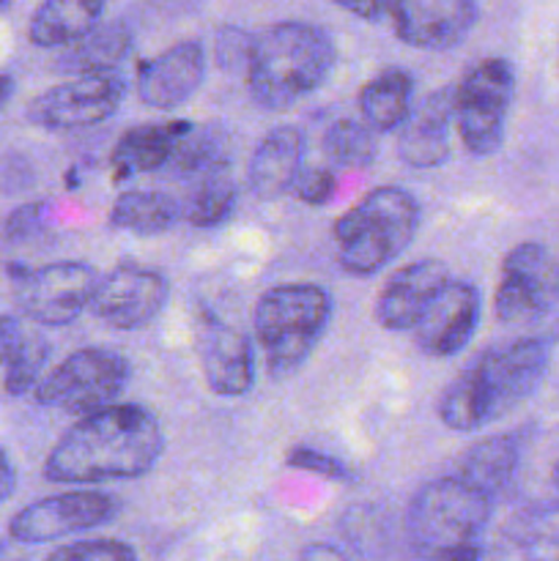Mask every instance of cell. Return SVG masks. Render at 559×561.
I'll use <instances>...</instances> for the list:
<instances>
[{
    "instance_id": "34",
    "label": "cell",
    "mask_w": 559,
    "mask_h": 561,
    "mask_svg": "<svg viewBox=\"0 0 559 561\" xmlns=\"http://www.w3.org/2000/svg\"><path fill=\"white\" fill-rule=\"evenodd\" d=\"M288 466H294V469H305L310 471V474L329 477V480H351V471L343 460L332 458V455H323L310 447H296L294 453L288 455Z\"/></svg>"
},
{
    "instance_id": "12",
    "label": "cell",
    "mask_w": 559,
    "mask_h": 561,
    "mask_svg": "<svg viewBox=\"0 0 559 561\" xmlns=\"http://www.w3.org/2000/svg\"><path fill=\"white\" fill-rule=\"evenodd\" d=\"M559 277V261L537 241L507 252L493 310L502 323H543Z\"/></svg>"
},
{
    "instance_id": "9",
    "label": "cell",
    "mask_w": 559,
    "mask_h": 561,
    "mask_svg": "<svg viewBox=\"0 0 559 561\" xmlns=\"http://www.w3.org/2000/svg\"><path fill=\"white\" fill-rule=\"evenodd\" d=\"M96 268L82 261H60L42 268H11V294L27 321L38 327H66L91 310Z\"/></svg>"
},
{
    "instance_id": "35",
    "label": "cell",
    "mask_w": 559,
    "mask_h": 561,
    "mask_svg": "<svg viewBox=\"0 0 559 561\" xmlns=\"http://www.w3.org/2000/svg\"><path fill=\"white\" fill-rule=\"evenodd\" d=\"M44 203H27V206L16 208L9 219H5V236L9 239H27L36 233L44 225Z\"/></svg>"
},
{
    "instance_id": "33",
    "label": "cell",
    "mask_w": 559,
    "mask_h": 561,
    "mask_svg": "<svg viewBox=\"0 0 559 561\" xmlns=\"http://www.w3.org/2000/svg\"><path fill=\"white\" fill-rule=\"evenodd\" d=\"M338 190V179L329 168H301L294 192L307 206H327Z\"/></svg>"
},
{
    "instance_id": "41",
    "label": "cell",
    "mask_w": 559,
    "mask_h": 561,
    "mask_svg": "<svg viewBox=\"0 0 559 561\" xmlns=\"http://www.w3.org/2000/svg\"><path fill=\"white\" fill-rule=\"evenodd\" d=\"M11 91H14V80H11L9 75H0V107H3V104L9 102Z\"/></svg>"
},
{
    "instance_id": "10",
    "label": "cell",
    "mask_w": 559,
    "mask_h": 561,
    "mask_svg": "<svg viewBox=\"0 0 559 561\" xmlns=\"http://www.w3.org/2000/svg\"><path fill=\"white\" fill-rule=\"evenodd\" d=\"M126 93V82L118 71L82 75L38 93L27 104V121L49 131H71L96 126L115 115Z\"/></svg>"
},
{
    "instance_id": "7",
    "label": "cell",
    "mask_w": 559,
    "mask_h": 561,
    "mask_svg": "<svg viewBox=\"0 0 559 561\" xmlns=\"http://www.w3.org/2000/svg\"><path fill=\"white\" fill-rule=\"evenodd\" d=\"M129 383V362L113 348H80L66 356L33 389V400L47 409L88 416L115 405Z\"/></svg>"
},
{
    "instance_id": "14",
    "label": "cell",
    "mask_w": 559,
    "mask_h": 561,
    "mask_svg": "<svg viewBox=\"0 0 559 561\" xmlns=\"http://www.w3.org/2000/svg\"><path fill=\"white\" fill-rule=\"evenodd\" d=\"M195 351L206 387L219 398H244L255 387V351L250 337L217 316L203 312Z\"/></svg>"
},
{
    "instance_id": "32",
    "label": "cell",
    "mask_w": 559,
    "mask_h": 561,
    "mask_svg": "<svg viewBox=\"0 0 559 561\" xmlns=\"http://www.w3.org/2000/svg\"><path fill=\"white\" fill-rule=\"evenodd\" d=\"M44 561H137V553L118 540H85L58 548Z\"/></svg>"
},
{
    "instance_id": "38",
    "label": "cell",
    "mask_w": 559,
    "mask_h": 561,
    "mask_svg": "<svg viewBox=\"0 0 559 561\" xmlns=\"http://www.w3.org/2000/svg\"><path fill=\"white\" fill-rule=\"evenodd\" d=\"M16 488V471L14 466H11L9 455L0 449V504H5L11 499V493H14Z\"/></svg>"
},
{
    "instance_id": "27",
    "label": "cell",
    "mask_w": 559,
    "mask_h": 561,
    "mask_svg": "<svg viewBox=\"0 0 559 561\" xmlns=\"http://www.w3.org/2000/svg\"><path fill=\"white\" fill-rule=\"evenodd\" d=\"M236 197H239V190H236L230 164H223V168H214L190 179L181 214L195 228H217L233 214Z\"/></svg>"
},
{
    "instance_id": "26",
    "label": "cell",
    "mask_w": 559,
    "mask_h": 561,
    "mask_svg": "<svg viewBox=\"0 0 559 561\" xmlns=\"http://www.w3.org/2000/svg\"><path fill=\"white\" fill-rule=\"evenodd\" d=\"M184 217L181 203L159 190H132L115 197L110 225L135 236H162Z\"/></svg>"
},
{
    "instance_id": "42",
    "label": "cell",
    "mask_w": 559,
    "mask_h": 561,
    "mask_svg": "<svg viewBox=\"0 0 559 561\" xmlns=\"http://www.w3.org/2000/svg\"><path fill=\"white\" fill-rule=\"evenodd\" d=\"M551 482H554V488H557V491H559V458L554 460V469H551Z\"/></svg>"
},
{
    "instance_id": "28",
    "label": "cell",
    "mask_w": 559,
    "mask_h": 561,
    "mask_svg": "<svg viewBox=\"0 0 559 561\" xmlns=\"http://www.w3.org/2000/svg\"><path fill=\"white\" fill-rule=\"evenodd\" d=\"M230 164V140L228 131L223 126L203 124L186 131L184 140L179 142L173 153V162L170 168L181 175V179H195V175L208 173L214 168H223Z\"/></svg>"
},
{
    "instance_id": "3",
    "label": "cell",
    "mask_w": 559,
    "mask_h": 561,
    "mask_svg": "<svg viewBox=\"0 0 559 561\" xmlns=\"http://www.w3.org/2000/svg\"><path fill=\"white\" fill-rule=\"evenodd\" d=\"M334 60V42L323 27L301 20L274 22L250 44L247 91L258 107L288 110L323 85Z\"/></svg>"
},
{
    "instance_id": "8",
    "label": "cell",
    "mask_w": 559,
    "mask_h": 561,
    "mask_svg": "<svg viewBox=\"0 0 559 561\" xmlns=\"http://www.w3.org/2000/svg\"><path fill=\"white\" fill-rule=\"evenodd\" d=\"M515 71L504 58L471 66L455 85V129L471 157H491L504 142Z\"/></svg>"
},
{
    "instance_id": "29",
    "label": "cell",
    "mask_w": 559,
    "mask_h": 561,
    "mask_svg": "<svg viewBox=\"0 0 559 561\" xmlns=\"http://www.w3.org/2000/svg\"><path fill=\"white\" fill-rule=\"evenodd\" d=\"M513 540L526 561H559V502L540 504L518 515Z\"/></svg>"
},
{
    "instance_id": "1",
    "label": "cell",
    "mask_w": 559,
    "mask_h": 561,
    "mask_svg": "<svg viewBox=\"0 0 559 561\" xmlns=\"http://www.w3.org/2000/svg\"><path fill=\"white\" fill-rule=\"evenodd\" d=\"M164 453V433L157 416L137 403H115L80 416L58 438L44 460V477L64 485H99L137 480Z\"/></svg>"
},
{
    "instance_id": "20",
    "label": "cell",
    "mask_w": 559,
    "mask_h": 561,
    "mask_svg": "<svg viewBox=\"0 0 559 561\" xmlns=\"http://www.w3.org/2000/svg\"><path fill=\"white\" fill-rule=\"evenodd\" d=\"M301 168H305V131L294 124L274 126L252 151L247 164V184L252 195L274 201L294 190Z\"/></svg>"
},
{
    "instance_id": "18",
    "label": "cell",
    "mask_w": 559,
    "mask_h": 561,
    "mask_svg": "<svg viewBox=\"0 0 559 561\" xmlns=\"http://www.w3.org/2000/svg\"><path fill=\"white\" fill-rule=\"evenodd\" d=\"M449 279L447 263L436 257L395 268L376 299V323L387 332H411Z\"/></svg>"
},
{
    "instance_id": "25",
    "label": "cell",
    "mask_w": 559,
    "mask_h": 561,
    "mask_svg": "<svg viewBox=\"0 0 559 561\" xmlns=\"http://www.w3.org/2000/svg\"><path fill=\"white\" fill-rule=\"evenodd\" d=\"M132 49V27L126 20L99 22L88 36L66 47L58 58V69L71 77L102 75L115 71V66L129 55Z\"/></svg>"
},
{
    "instance_id": "2",
    "label": "cell",
    "mask_w": 559,
    "mask_h": 561,
    "mask_svg": "<svg viewBox=\"0 0 559 561\" xmlns=\"http://www.w3.org/2000/svg\"><path fill=\"white\" fill-rule=\"evenodd\" d=\"M551 365L543 337H518L482 351L438 398V420L455 433H475L537 392Z\"/></svg>"
},
{
    "instance_id": "22",
    "label": "cell",
    "mask_w": 559,
    "mask_h": 561,
    "mask_svg": "<svg viewBox=\"0 0 559 561\" xmlns=\"http://www.w3.org/2000/svg\"><path fill=\"white\" fill-rule=\"evenodd\" d=\"M521 447L524 444L518 433H502V436L475 442L460 453L455 477L493 502L513 482L521 463Z\"/></svg>"
},
{
    "instance_id": "17",
    "label": "cell",
    "mask_w": 559,
    "mask_h": 561,
    "mask_svg": "<svg viewBox=\"0 0 559 561\" xmlns=\"http://www.w3.org/2000/svg\"><path fill=\"white\" fill-rule=\"evenodd\" d=\"M206 77V49L190 38L153 58L142 60L135 75V91L153 110H175L190 102Z\"/></svg>"
},
{
    "instance_id": "19",
    "label": "cell",
    "mask_w": 559,
    "mask_h": 561,
    "mask_svg": "<svg viewBox=\"0 0 559 561\" xmlns=\"http://www.w3.org/2000/svg\"><path fill=\"white\" fill-rule=\"evenodd\" d=\"M455 85L438 88L411 110L409 121L398 129L400 162L417 170L438 168L453 153Z\"/></svg>"
},
{
    "instance_id": "40",
    "label": "cell",
    "mask_w": 559,
    "mask_h": 561,
    "mask_svg": "<svg viewBox=\"0 0 559 561\" xmlns=\"http://www.w3.org/2000/svg\"><path fill=\"white\" fill-rule=\"evenodd\" d=\"M438 561H480V548H477V546L464 548V551L449 553V557H444V559H438Z\"/></svg>"
},
{
    "instance_id": "13",
    "label": "cell",
    "mask_w": 559,
    "mask_h": 561,
    "mask_svg": "<svg viewBox=\"0 0 559 561\" xmlns=\"http://www.w3.org/2000/svg\"><path fill=\"white\" fill-rule=\"evenodd\" d=\"M170 296L168 279L151 268L121 263L99 277L91 312L118 332H135L162 312Z\"/></svg>"
},
{
    "instance_id": "16",
    "label": "cell",
    "mask_w": 559,
    "mask_h": 561,
    "mask_svg": "<svg viewBox=\"0 0 559 561\" xmlns=\"http://www.w3.org/2000/svg\"><path fill=\"white\" fill-rule=\"evenodd\" d=\"M480 9L469 0H403L389 3L395 36L417 49L444 53L455 49L471 27L477 25Z\"/></svg>"
},
{
    "instance_id": "37",
    "label": "cell",
    "mask_w": 559,
    "mask_h": 561,
    "mask_svg": "<svg viewBox=\"0 0 559 561\" xmlns=\"http://www.w3.org/2000/svg\"><path fill=\"white\" fill-rule=\"evenodd\" d=\"M340 9L349 14L362 16L367 22H384L389 20V3H340Z\"/></svg>"
},
{
    "instance_id": "39",
    "label": "cell",
    "mask_w": 559,
    "mask_h": 561,
    "mask_svg": "<svg viewBox=\"0 0 559 561\" xmlns=\"http://www.w3.org/2000/svg\"><path fill=\"white\" fill-rule=\"evenodd\" d=\"M543 327H546L548 340H559V277L557 285H554V294L551 301H548V312L546 318H543Z\"/></svg>"
},
{
    "instance_id": "4",
    "label": "cell",
    "mask_w": 559,
    "mask_h": 561,
    "mask_svg": "<svg viewBox=\"0 0 559 561\" xmlns=\"http://www.w3.org/2000/svg\"><path fill=\"white\" fill-rule=\"evenodd\" d=\"M420 203L403 186H378L334 222L338 263L351 277H373L403 255L420 230Z\"/></svg>"
},
{
    "instance_id": "23",
    "label": "cell",
    "mask_w": 559,
    "mask_h": 561,
    "mask_svg": "<svg viewBox=\"0 0 559 561\" xmlns=\"http://www.w3.org/2000/svg\"><path fill=\"white\" fill-rule=\"evenodd\" d=\"M414 77L400 66L381 69L362 85L360 113L373 131H398L411 115Z\"/></svg>"
},
{
    "instance_id": "15",
    "label": "cell",
    "mask_w": 559,
    "mask_h": 561,
    "mask_svg": "<svg viewBox=\"0 0 559 561\" xmlns=\"http://www.w3.org/2000/svg\"><path fill=\"white\" fill-rule=\"evenodd\" d=\"M482 299L477 285L466 279H449L433 305L422 312L414 332L417 348L433 359H449L471 343L480 323Z\"/></svg>"
},
{
    "instance_id": "30",
    "label": "cell",
    "mask_w": 559,
    "mask_h": 561,
    "mask_svg": "<svg viewBox=\"0 0 559 561\" xmlns=\"http://www.w3.org/2000/svg\"><path fill=\"white\" fill-rule=\"evenodd\" d=\"M323 153L334 168L360 170L376 159V131L354 118H340L323 131Z\"/></svg>"
},
{
    "instance_id": "6",
    "label": "cell",
    "mask_w": 559,
    "mask_h": 561,
    "mask_svg": "<svg viewBox=\"0 0 559 561\" xmlns=\"http://www.w3.org/2000/svg\"><path fill=\"white\" fill-rule=\"evenodd\" d=\"M491 499L477 493L458 477H442L414 493L406 515V529L422 557L444 559L477 546V537L491 520Z\"/></svg>"
},
{
    "instance_id": "11",
    "label": "cell",
    "mask_w": 559,
    "mask_h": 561,
    "mask_svg": "<svg viewBox=\"0 0 559 561\" xmlns=\"http://www.w3.org/2000/svg\"><path fill=\"white\" fill-rule=\"evenodd\" d=\"M121 513V499L104 491H69L38 499L11 518V540L38 546L60 537L91 531Z\"/></svg>"
},
{
    "instance_id": "31",
    "label": "cell",
    "mask_w": 559,
    "mask_h": 561,
    "mask_svg": "<svg viewBox=\"0 0 559 561\" xmlns=\"http://www.w3.org/2000/svg\"><path fill=\"white\" fill-rule=\"evenodd\" d=\"M49 359V343L42 332L31 329L25 343L16 348V354L11 356L9 365L3 367L5 378H3V389L11 394V398H22L31 389L38 387L42 381V373L47 367Z\"/></svg>"
},
{
    "instance_id": "5",
    "label": "cell",
    "mask_w": 559,
    "mask_h": 561,
    "mask_svg": "<svg viewBox=\"0 0 559 561\" xmlns=\"http://www.w3.org/2000/svg\"><path fill=\"white\" fill-rule=\"evenodd\" d=\"M332 296L321 285L290 283L274 285L258 299L255 337L272 378L299 370L332 321Z\"/></svg>"
},
{
    "instance_id": "24",
    "label": "cell",
    "mask_w": 559,
    "mask_h": 561,
    "mask_svg": "<svg viewBox=\"0 0 559 561\" xmlns=\"http://www.w3.org/2000/svg\"><path fill=\"white\" fill-rule=\"evenodd\" d=\"M104 5L96 0H49L31 16L27 36L36 47H71L99 25Z\"/></svg>"
},
{
    "instance_id": "36",
    "label": "cell",
    "mask_w": 559,
    "mask_h": 561,
    "mask_svg": "<svg viewBox=\"0 0 559 561\" xmlns=\"http://www.w3.org/2000/svg\"><path fill=\"white\" fill-rule=\"evenodd\" d=\"M296 561H351V559L345 557L338 546H329V542H312V546H307L305 551L299 553V559Z\"/></svg>"
},
{
    "instance_id": "21",
    "label": "cell",
    "mask_w": 559,
    "mask_h": 561,
    "mask_svg": "<svg viewBox=\"0 0 559 561\" xmlns=\"http://www.w3.org/2000/svg\"><path fill=\"white\" fill-rule=\"evenodd\" d=\"M190 121H164V124H140L126 131L113 148L110 170L115 181H129L140 173H153L173 162V153L186 131Z\"/></svg>"
}]
</instances>
